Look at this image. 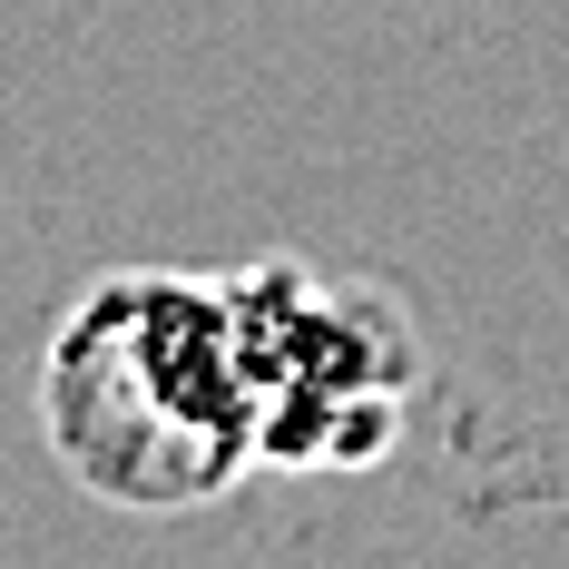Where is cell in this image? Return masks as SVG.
Instances as JSON below:
<instances>
[{
  "label": "cell",
  "instance_id": "cell-2",
  "mask_svg": "<svg viewBox=\"0 0 569 569\" xmlns=\"http://www.w3.org/2000/svg\"><path fill=\"white\" fill-rule=\"evenodd\" d=\"M256 452L266 461H373L412 393V335L383 295H335L315 266H256L227 284Z\"/></svg>",
  "mask_w": 569,
  "mask_h": 569
},
{
  "label": "cell",
  "instance_id": "cell-1",
  "mask_svg": "<svg viewBox=\"0 0 569 569\" xmlns=\"http://www.w3.org/2000/svg\"><path fill=\"white\" fill-rule=\"evenodd\" d=\"M50 452L118 511L217 501L256 452L236 305L187 276H109L40 363Z\"/></svg>",
  "mask_w": 569,
  "mask_h": 569
}]
</instances>
